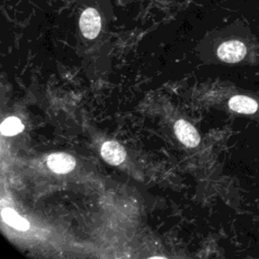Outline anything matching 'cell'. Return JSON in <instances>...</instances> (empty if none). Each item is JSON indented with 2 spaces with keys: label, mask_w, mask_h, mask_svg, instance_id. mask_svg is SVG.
Returning <instances> with one entry per match:
<instances>
[{
  "label": "cell",
  "mask_w": 259,
  "mask_h": 259,
  "mask_svg": "<svg viewBox=\"0 0 259 259\" xmlns=\"http://www.w3.org/2000/svg\"><path fill=\"white\" fill-rule=\"evenodd\" d=\"M248 52L247 45L237 38L223 41L217 51L218 57L226 63H238L242 61Z\"/></svg>",
  "instance_id": "obj_1"
},
{
  "label": "cell",
  "mask_w": 259,
  "mask_h": 259,
  "mask_svg": "<svg viewBox=\"0 0 259 259\" xmlns=\"http://www.w3.org/2000/svg\"><path fill=\"white\" fill-rule=\"evenodd\" d=\"M79 25L82 34L86 38H95L101 28V18L98 11L93 7L86 8L80 16Z\"/></svg>",
  "instance_id": "obj_2"
},
{
  "label": "cell",
  "mask_w": 259,
  "mask_h": 259,
  "mask_svg": "<svg viewBox=\"0 0 259 259\" xmlns=\"http://www.w3.org/2000/svg\"><path fill=\"white\" fill-rule=\"evenodd\" d=\"M174 132L178 140L188 148H194L200 142V137L195 127L184 119H179L175 122Z\"/></svg>",
  "instance_id": "obj_3"
},
{
  "label": "cell",
  "mask_w": 259,
  "mask_h": 259,
  "mask_svg": "<svg viewBox=\"0 0 259 259\" xmlns=\"http://www.w3.org/2000/svg\"><path fill=\"white\" fill-rule=\"evenodd\" d=\"M100 153L104 161L110 165H119L126 157L124 148L115 141L105 142L101 147Z\"/></svg>",
  "instance_id": "obj_4"
},
{
  "label": "cell",
  "mask_w": 259,
  "mask_h": 259,
  "mask_svg": "<svg viewBox=\"0 0 259 259\" xmlns=\"http://www.w3.org/2000/svg\"><path fill=\"white\" fill-rule=\"evenodd\" d=\"M48 166L56 173L65 174L74 169L76 165L75 159L66 153H54L48 158Z\"/></svg>",
  "instance_id": "obj_5"
},
{
  "label": "cell",
  "mask_w": 259,
  "mask_h": 259,
  "mask_svg": "<svg viewBox=\"0 0 259 259\" xmlns=\"http://www.w3.org/2000/svg\"><path fill=\"white\" fill-rule=\"evenodd\" d=\"M229 107L239 113L251 114L257 111L258 103L246 95H235L229 100Z\"/></svg>",
  "instance_id": "obj_6"
},
{
  "label": "cell",
  "mask_w": 259,
  "mask_h": 259,
  "mask_svg": "<svg viewBox=\"0 0 259 259\" xmlns=\"http://www.w3.org/2000/svg\"><path fill=\"white\" fill-rule=\"evenodd\" d=\"M1 215L3 221L10 225L11 227L20 230V231H26L29 229V223L22 217H20L15 210H13L10 207H5L1 211Z\"/></svg>",
  "instance_id": "obj_7"
},
{
  "label": "cell",
  "mask_w": 259,
  "mask_h": 259,
  "mask_svg": "<svg viewBox=\"0 0 259 259\" xmlns=\"http://www.w3.org/2000/svg\"><path fill=\"white\" fill-rule=\"evenodd\" d=\"M1 133L4 136H14L22 132L23 124L21 123L20 119L15 116L7 117L0 126Z\"/></svg>",
  "instance_id": "obj_8"
}]
</instances>
